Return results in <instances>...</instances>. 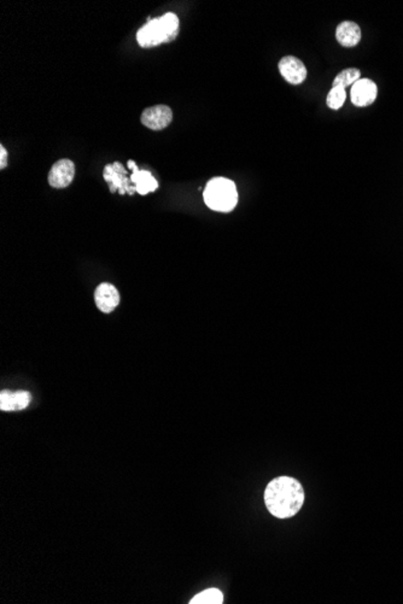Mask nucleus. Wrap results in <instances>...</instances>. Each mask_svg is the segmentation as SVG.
<instances>
[{
	"label": "nucleus",
	"instance_id": "15",
	"mask_svg": "<svg viewBox=\"0 0 403 604\" xmlns=\"http://www.w3.org/2000/svg\"><path fill=\"white\" fill-rule=\"evenodd\" d=\"M345 99H347L345 88L342 87V86H336V87H332V90L330 91V93L327 96V105L332 110H338V109L343 107Z\"/></svg>",
	"mask_w": 403,
	"mask_h": 604
},
{
	"label": "nucleus",
	"instance_id": "4",
	"mask_svg": "<svg viewBox=\"0 0 403 604\" xmlns=\"http://www.w3.org/2000/svg\"><path fill=\"white\" fill-rule=\"evenodd\" d=\"M104 179L110 185V192L119 191L121 195H133L134 192H137L136 188H132L129 183H132L131 179L127 178V171L124 169V166L121 163L116 162L114 164H107L104 168Z\"/></svg>",
	"mask_w": 403,
	"mask_h": 604
},
{
	"label": "nucleus",
	"instance_id": "11",
	"mask_svg": "<svg viewBox=\"0 0 403 604\" xmlns=\"http://www.w3.org/2000/svg\"><path fill=\"white\" fill-rule=\"evenodd\" d=\"M32 396L28 391L11 392L4 390L0 393V410L1 412H18L29 405Z\"/></svg>",
	"mask_w": 403,
	"mask_h": 604
},
{
	"label": "nucleus",
	"instance_id": "5",
	"mask_svg": "<svg viewBox=\"0 0 403 604\" xmlns=\"http://www.w3.org/2000/svg\"><path fill=\"white\" fill-rule=\"evenodd\" d=\"M142 124L152 131H162L172 124L173 111L167 105H156L143 111Z\"/></svg>",
	"mask_w": 403,
	"mask_h": 604
},
{
	"label": "nucleus",
	"instance_id": "6",
	"mask_svg": "<svg viewBox=\"0 0 403 604\" xmlns=\"http://www.w3.org/2000/svg\"><path fill=\"white\" fill-rule=\"evenodd\" d=\"M279 72L291 85H300L307 79V68L302 60L293 55H286L279 62Z\"/></svg>",
	"mask_w": 403,
	"mask_h": 604
},
{
	"label": "nucleus",
	"instance_id": "12",
	"mask_svg": "<svg viewBox=\"0 0 403 604\" xmlns=\"http://www.w3.org/2000/svg\"><path fill=\"white\" fill-rule=\"evenodd\" d=\"M336 39L342 46L354 47L360 43L361 28L357 23L344 21L336 29Z\"/></svg>",
	"mask_w": 403,
	"mask_h": 604
},
{
	"label": "nucleus",
	"instance_id": "16",
	"mask_svg": "<svg viewBox=\"0 0 403 604\" xmlns=\"http://www.w3.org/2000/svg\"><path fill=\"white\" fill-rule=\"evenodd\" d=\"M8 164V151L4 146H0V169H4Z\"/></svg>",
	"mask_w": 403,
	"mask_h": 604
},
{
	"label": "nucleus",
	"instance_id": "1",
	"mask_svg": "<svg viewBox=\"0 0 403 604\" xmlns=\"http://www.w3.org/2000/svg\"><path fill=\"white\" fill-rule=\"evenodd\" d=\"M305 490L300 481L291 477H278L268 482L265 490V504L270 514L278 519L297 515L305 503Z\"/></svg>",
	"mask_w": 403,
	"mask_h": 604
},
{
	"label": "nucleus",
	"instance_id": "10",
	"mask_svg": "<svg viewBox=\"0 0 403 604\" xmlns=\"http://www.w3.org/2000/svg\"><path fill=\"white\" fill-rule=\"evenodd\" d=\"M128 168L133 171V174L131 175V181L134 183V188L137 190L139 195L145 196L150 192H154L159 188L157 180L154 179L150 171H139L137 164L134 161H128Z\"/></svg>",
	"mask_w": 403,
	"mask_h": 604
},
{
	"label": "nucleus",
	"instance_id": "14",
	"mask_svg": "<svg viewBox=\"0 0 403 604\" xmlns=\"http://www.w3.org/2000/svg\"><path fill=\"white\" fill-rule=\"evenodd\" d=\"M361 79V72L359 69L348 68L343 72H339L338 75L333 80V87L336 86H342V87H348V86L354 85L355 82L359 81Z\"/></svg>",
	"mask_w": 403,
	"mask_h": 604
},
{
	"label": "nucleus",
	"instance_id": "8",
	"mask_svg": "<svg viewBox=\"0 0 403 604\" xmlns=\"http://www.w3.org/2000/svg\"><path fill=\"white\" fill-rule=\"evenodd\" d=\"M378 87L369 79H360L352 87V102L355 107H365L374 104L377 99Z\"/></svg>",
	"mask_w": 403,
	"mask_h": 604
},
{
	"label": "nucleus",
	"instance_id": "13",
	"mask_svg": "<svg viewBox=\"0 0 403 604\" xmlns=\"http://www.w3.org/2000/svg\"><path fill=\"white\" fill-rule=\"evenodd\" d=\"M223 602V592L218 589H208L194 596L190 604H221Z\"/></svg>",
	"mask_w": 403,
	"mask_h": 604
},
{
	"label": "nucleus",
	"instance_id": "3",
	"mask_svg": "<svg viewBox=\"0 0 403 604\" xmlns=\"http://www.w3.org/2000/svg\"><path fill=\"white\" fill-rule=\"evenodd\" d=\"M203 198L208 208L219 213H230L238 203L236 185L226 178H214L206 183Z\"/></svg>",
	"mask_w": 403,
	"mask_h": 604
},
{
	"label": "nucleus",
	"instance_id": "2",
	"mask_svg": "<svg viewBox=\"0 0 403 604\" xmlns=\"http://www.w3.org/2000/svg\"><path fill=\"white\" fill-rule=\"evenodd\" d=\"M179 33V18L176 13H168L162 18H149V22L138 30V44L142 47L159 46L169 43Z\"/></svg>",
	"mask_w": 403,
	"mask_h": 604
},
{
	"label": "nucleus",
	"instance_id": "9",
	"mask_svg": "<svg viewBox=\"0 0 403 604\" xmlns=\"http://www.w3.org/2000/svg\"><path fill=\"white\" fill-rule=\"evenodd\" d=\"M95 306L104 314L115 310L120 304V294L115 286L103 282L95 291Z\"/></svg>",
	"mask_w": 403,
	"mask_h": 604
},
{
	"label": "nucleus",
	"instance_id": "7",
	"mask_svg": "<svg viewBox=\"0 0 403 604\" xmlns=\"http://www.w3.org/2000/svg\"><path fill=\"white\" fill-rule=\"evenodd\" d=\"M75 178V164L70 159H60L48 173V183L53 188H68Z\"/></svg>",
	"mask_w": 403,
	"mask_h": 604
}]
</instances>
